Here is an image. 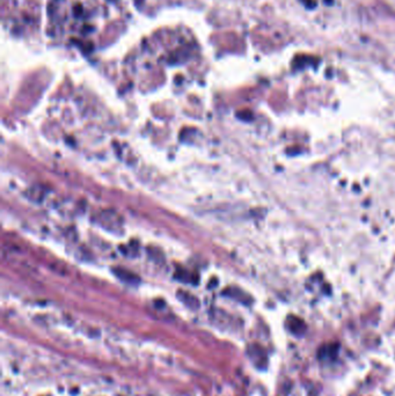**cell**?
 <instances>
[]
</instances>
